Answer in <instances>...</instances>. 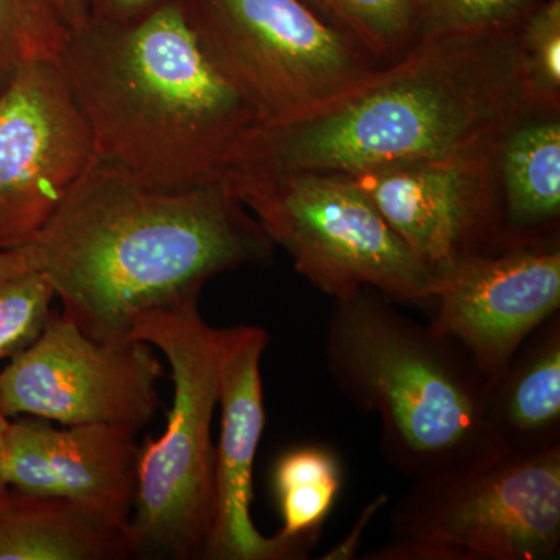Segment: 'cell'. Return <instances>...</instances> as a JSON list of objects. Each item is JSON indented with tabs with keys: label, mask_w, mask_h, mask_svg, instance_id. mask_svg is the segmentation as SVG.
Listing matches in <instances>:
<instances>
[{
	"label": "cell",
	"mask_w": 560,
	"mask_h": 560,
	"mask_svg": "<svg viewBox=\"0 0 560 560\" xmlns=\"http://www.w3.org/2000/svg\"><path fill=\"white\" fill-rule=\"evenodd\" d=\"M33 245L61 312L101 341L130 340L139 313L275 253L226 184L153 186L98 158Z\"/></svg>",
	"instance_id": "6da1fadb"
},
{
	"label": "cell",
	"mask_w": 560,
	"mask_h": 560,
	"mask_svg": "<svg viewBox=\"0 0 560 560\" xmlns=\"http://www.w3.org/2000/svg\"><path fill=\"white\" fill-rule=\"evenodd\" d=\"M58 68L98 160L153 186L224 184L260 120L202 49L183 0L131 22H81Z\"/></svg>",
	"instance_id": "7a4b0ae2"
},
{
	"label": "cell",
	"mask_w": 560,
	"mask_h": 560,
	"mask_svg": "<svg viewBox=\"0 0 560 560\" xmlns=\"http://www.w3.org/2000/svg\"><path fill=\"white\" fill-rule=\"evenodd\" d=\"M521 21L420 36L404 58L382 66L329 108L257 128L231 172L353 176L436 160L492 139L533 106L518 58Z\"/></svg>",
	"instance_id": "3957f363"
},
{
	"label": "cell",
	"mask_w": 560,
	"mask_h": 560,
	"mask_svg": "<svg viewBox=\"0 0 560 560\" xmlns=\"http://www.w3.org/2000/svg\"><path fill=\"white\" fill-rule=\"evenodd\" d=\"M327 371L360 410L382 420V451L412 481L504 458L486 412L488 383L469 357L377 291L334 300Z\"/></svg>",
	"instance_id": "277c9868"
},
{
	"label": "cell",
	"mask_w": 560,
	"mask_h": 560,
	"mask_svg": "<svg viewBox=\"0 0 560 560\" xmlns=\"http://www.w3.org/2000/svg\"><path fill=\"white\" fill-rule=\"evenodd\" d=\"M200 298L149 308L130 340L160 350L172 371L173 401L160 438L140 445L131 555L205 559L215 501L212 422L219 407L221 329L202 318Z\"/></svg>",
	"instance_id": "5b68a950"
},
{
	"label": "cell",
	"mask_w": 560,
	"mask_h": 560,
	"mask_svg": "<svg viewBox=\"0 0 560 560\" xmlns=\"http://www.w3.org/2000/svg\"><path fill=\"white\" fill-rule=\"evenodd\" d=\"M224 184L294 270L334 300L370 289L400 304H431L438 276L349 175L234 171Z\"/></svg>",
	"instance_id": "8992f818"
},
{
	"label": "cell",
	"mask_w": 560,
	"mask_h": 560,
	"mask_svg": "<svg viewBox=\"0 0 560 560\" xmlns=\"http://www.w3.org/2000/svg\"><path fill=\"white\" fill-rule=\"evenodd\" d=\"M364 560H547L560 545V444L412 481Z\"/></svg>",
	"instance_id": "52a82bcc"
},
{
	"label": "cell",
	"mask_w": 560,
	"mask_h": 560,
	"mask_svg": "<svg viewBox=\"0 0 560 560\" xmlns=\"http://www.w3.org/2000/svg\"><path fill=\"white\" fill-rule=\"evenodd\" d=\"M183 2L202 49L261 127L308 119L382 68L304 0Z\"/></svg>",
	"instance_id": "ba28073f"
},
{
	"label": "cell",
	"mask_w": 560,
	"mask_h": 560,
	"mask_svg": "<svg viewBox=\"0 0 560 560\" xmlns=\"http://www.w3.org/2000/svg\"><path fill=\"white\" fill-rule=\"evenodd\" d=\"M164 364L143 341H101L54 311L38 340L0 372V410L60 425L105 423L138 433L160 408Z\"/></svg>",
	"instance_id": "9c48e42d"
},
{
	"label": "cell",
	"mask_w": 560,
	"mask_h": 560,
	"mask_svg": "<svg viewBox=\"0 0 560 560\" xmlns=\"http://www.w3.org/2000/svg\"><path fill=\"white\" fill-rule=\"evenodd\" d=\"M95 158L57 61L24 62L0 91V250L35 242Z\"/></svg>",
	"instance_id": "30bf717a"
},
{
	"label": "cell",
	"mask_w": 560,
	"mask_h": 560,
	"mask_svg": "<svg viewBox=\"0 0 560 560\" xmlns=\"http://www.w3.org/2000/svg\"><path fill=\"white\" fill-rule=\"evenodd\" d=\"M434 334L490 383L560 308V238L464 257L438 275Z\"/></svg>",
	"instance_id": "8fae6325"
},
{
	"label": "cell",
	"mask_w": 560,
	"mask_h": 560,
	"mask_svg": "<svg viewBox=\"0 0 560 560\" xmlns=\"http://www.w3.org/2000/svg\"><path fill=\"white\" fill-rule=\"evenodd\" d=\"M495 136L448 156L350 176L436 276L464 257L501 249Z\"/></svg>",
	"instance_id": "7c38bea8"
},
{
	"label": "cell",
	"mask_w": 560,
	"mask_h": 560,
	"mask_svg": "<svg viewBox=\"0 0 560 560\" xmlns=\"http://www.w3.org/2000/svg\"><path fill=\"white\" fill-rule=\"evenodd\" d=\"M140 444L105 425L55 427L35 416L10 419L3 474L10 489L68 501L94 521L125 530L138 495Z\"/></svg>",
	"instance_id": "4fadbf2b"
},
{
	"label": "cell",
	"mask_w": 560,
	"mask_h": 560,
	"mask_svg": "<svg viewBox=\"0 0 560 560\" xmlns=\"http://www.w3.org/2000/svg\"><path fill=\"white\" fill-rule=\"evenodd\" d=\"M268 342V331L261 327L221 329V430L208 560H296L308 555L278 534L264 536L250 517L254 459L267 423L260 364Z\"/></svg>",
	"instance_id": "5bb4252c"
},
{
	"label": "cell",
	"mask_w": 560,
	"mask_h": 560,
	"mask_svg": "<svg viewBox=\"0 0 560 560\" xmlns=\"http://www.w3.org/2000/svg\"><path fill=\"white\" fill-rule=\"evenodd\" d=\"M501 249L560 238V109L529 106L493 139Z\"/></svg>",
	"instance_id": "9a60e30c"
},
{
	"label": "cell",
	"mask_w": 560,
	"mask_h": 560,
	"mask_svg": "<svg viewBox=\"0 0 560 560\" xmlns=\"http://www.w3.org/2000/svg\"><path fill=\"white\" fill-rule=\"evenodd\" d=\"M486 412L506 455L560 444L559 313L541 324L488 383Z\"/></svg>",
	"instance_id": "2e32d148"
},
{
	"label": "cell",
	"mask_w": 560,
	"mask_h": 560,
	"mask_svg": "<svg viewBox=\"0 0 560 560\" xmlns=\"http://www.w3.org/2000/svg\"><path fill=\"white\" fill-rule=\"evenodd\" d=\"M131 556L125 530L65 500L9 489L0 497V560H117Z\"/></svg>",
	"instance_id": "e0dca14e"
},
{
	"label": "cell",
	"mask_w": 560,
	"mask_h": 560,
	"mask_svg": "<svg viewBox=\"0 0 560 560\" xmlns=\"http://www.w3.org/2000/svg\"><path fill=\"white\" fill-rule=\"evenodd\" d=\"M342 485L340 456L327 445H298L282 453L272 469V489L282 515L280 539L311 552Z\"/></svg>",
	"instance_id": "ac0fdd59"
},
{
	"label": "cell",
	"mask_w": 560,
	"mask_h": 560,
	"mask_svg": "<svg viewBox=\"0 0 560 560\" xmlns=\"http://www.w3.org/2000/svg\"><path fill=\"white\" fill-rule=\"evenodd\" d=\"M334 27L352 36L382 66L399 61L419 39L416 0H304Z\"/></svg>",
	"instance_id": "d6986e66"
},
{
	"label": "cell",
	"mask_w": 560,
	"mask_h": 560,
	"mask_svg": "<svg viewBox=\"0 0 560 560\" xmlns=\"http://www.w3.org/2000/svg\"><path fill=\"white\" fill-rule=\"evenodd\" d=\"M518 58L530 105L560 109V0H537L518 24Z\"/></svg>",
	"instance_id": "ffe728a7"
},
{
	"label": "cell",
	"mask_w": 560,
	"mask_h": 560,
	"mask_svg": "<svg viewBox=\"0 0 560 560\" xmlns=\"http://www.w3.org/2000/svg\"><path fill=\"white\" fill-rule=\"evenodd\" d=\"M57 300L40 270L24 272L0 285V361L14 359L38 340Z\"/></svg>",
	"instance_id": "44dd1931"
},
{
	"label": "cell",
	"mask_w": 560,
	"mask_h": 560,
	"mask_svg": "<svg viewBox=\"0 0 560 560\" xmlns=\"http://www.w3.org/2000/svg\"><path fill=\"white\" fill-rule=\"evenodd\" d=\"M66 35L28 0H0V91L24 62L55 60Z\"/></svg>",
	"instance_id": "7402d4cb"
},
{
	"label": "cell",
	"mask_w": 560,
	"mask_h": 560,
	"mask_svg": "<svg viewBox=\"0 0 560 560\" xmlns=\"http://www.w3.org/2000/svg\"><path fill=\"white\" fill-rule=\"evenodd\" d=\"M537 0H416L419 38L515 24Z\"/></svg>",
	"instance_id": "603a6c76"
},
{
	"label": "cell",
	"mask_w": 560,
	"mask_h": 560,
	"mask_svg": "<svg viewBox=\"0 0 560 560\" xmlns=\"http://www.w3.org/2000/svg\"><path fill=\"white\" fill-rule=\"evenodd\" d=\"M173 2L178 0H88V11L92 20L131 22Z\"/></svg>",
	"instance_id": "cb8c5ba5"
},
{
	"label": "cell",
	"mask_w": 560,
	"mask_h": 560,
	"mask_svg": "<svg viewBox=\"0 0 560 560\" xmlns=\"http://www.w3.org/2000/svg\"><path fill=\"white\" fill-rule=\"evenodd\" d=\"M389 495L388 493H381V495L375 497L374 500L371 501L370 504H366L363 512H361L359 521H357L353 528L350 529L348 536L345 537L340 541V544L335 545L331 550L327 551L326 555L323 556V560H352L355 559V556L359 555V550L361 544H363V534L364 530L368 529V526L371 525L372 521H374L377 512L385 508L388 504Z\"/></svg>",
	"instance_id": "d4e9b609"
},
{
	"label": "cell",
	"mask_w": 560,
	"mask_h": 560,
	"mask_svg": "<svg viewBox=\"0 0 560 560\" xmlns=\"http://www.w3.org/2000/svg\"><path fill=\"white\" fill-rule=\"evenodd\" d=\"M28 2L40 16L68 33L90 18L88 0H28Z\"/></svg>",
	"instance_id": "484cf974"
},
{
	"label": "cell",
	"mask_w": 560,
	"mask_h": 560,
	"mask_svg": "<svg viewBox=\"0 0 560 560\" xmlns=\"http://www.w3.org/2000/svg\"><path fill=\"white\" fill-rule=\"evenodd\" d=\"M33 270H39L38 250L33 243L21 248L0 250V285Z\"/></svg>",
	"instance_id": "4316f807"
},
{
	"label": "cell",
	"mask_w": 560,
	"mask_h": 560,
	"mask_svg": "<svg viewBox=\"0 0 560 560\" xmlns=\"http://www.w3.org/2000/svg\"><path fill=\"white\" fill-rule=\"evenodd\" d=\"M9 423L10 419L0 410V497L10 489L5 481V474H3V452H5V433Z\"/></svg>",
	"instance_id": "83f0119b"
}]
</instances>
